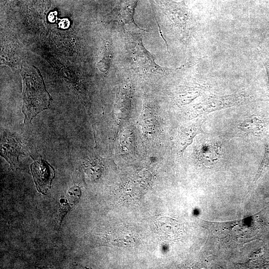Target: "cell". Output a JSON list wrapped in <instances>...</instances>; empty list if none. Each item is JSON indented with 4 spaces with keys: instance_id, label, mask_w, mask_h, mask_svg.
<instances>
[{
    "instance_id": "obj_3",
    "label": "cell",
    "mask_w": 269,
    "mask_h": 269,
    "mask_svg": "<svg viewBox=\"0 0 269 269\" xmlns=\"http://www.w3.org/2000/svg\"><path fill=\"white\" fill-rule=\"evenodd\" d=\"M252 100L251 96L245 93L210 97L191 107L187 113L194 119L217 111L244 105Z\"/></svg>"
},
{
    "instance_id": "obj_4",
    "label": "cell",
    "mask_w": 269,
    "mask_h": 269,
    "mask_svg": "<svg viewBox=\"0 0 269 269\" xmlns=\"http://www.w3.org/2000/svg\"><path fill=\"white\" fill-rule=\"evenodd\" d=\"M205 119L206 118L203 116L195 118L179 128L175 136V141L180 154H183L197 134L203 132L202 126L205 120Z\"/></svg>"
},
{
    "instance_id": "obj_10",
    "label": "cell",
    "mask_w": 269,
    "mask_h": 269,
    "mask_svg": "<svg viewBox=\"0 0 269 269\" xmlns=\"http://www.w3.org/2000/svg\"><path fill=\"white\" fill-rule=\"evenodd\" d=\"M269 170V135L265 144V152L263 160L257 170L253 183H256Z\"/></svg>"
},
{
    "instance_id": "obj_7",
    "label": "cell",
    "mask_w": 269,
    "mask_h": 269,
    "mask_svg": "<svg viewBox=\"0 0 269 269\" xmlns=\"http://www.w3.org/2000/svg\"><path fill=\"white\" fill-rule=\"evenodd\" d=\"M19 144L13 138L5 135L1 138V155L9 163L10 167L14 169L18 165V156L22 153Z\"/></svg>"
},
{
    "instance_id": "obj_2",
    "label": "cell",
    "mask_w": 269,
    "mask_h": 269,
    "mask_svg": "<svg viewBox=\"0 0 269 269\" xmlns=\"http://www.w3.org/2000/svg\"><path fill=\"white\" fill-rule=\"evenodd\" d=\"M269 126V120L263 115L253 114L241 116L229 125L225 132V138L260 137Z\"/></svg>"
},
{
    "instance_id": "obj_12",
    "label": "cell",
    "mask_w": 269,
    "mask_h": 269,
    "mask_svg": "<svg viewBox=\"0 0 269 269\" xmlns=\"http://www.w3.org/2000/svg\"><path fill=\"white\" fill-rule=\"evenodd\" d=\"M268 204L269 205V197L268 198Z\"/></svg>"
},
{
    "instance_id": "obj_5",
    "label": "cell",
    "mask_w": 269,
    "mask_h": 269,
    "mask_svg": "<svg viewBox=\"0 0 269 269\" xmlns=\"http://www.w3.org/2000/svg\"><path fill=\"white\" fill-rule=\"evenodd\" d=\"M31 171L39 192L46 191L51 186L54 177V170L46 161L40 159L30 165Z\"/></svg>"
},
{
    "instance_id": "obj_11",
    "label": "cell",
    "mask_w": 269,
    "mask_h": 269,
    "mask_svg": "<svg viewBox=\"0 0 269 269\" xmlns=\"http://www.w3.org/2000/svg\"><path fill=\"white\" fill-rule=\"evenodd\" d=\"M268 84H269V67L268 68Z\"/></svg>"
},
{
    "instance_id": "obj_9",
    "label": "cell",
    "mask_w": 269,
    "mask_h": 269,
    "mask_svg": "<svg viewBox=\"0 0 269 269\" xmlns=\"http://www.w3.org/2000/svg\"><path fill=\"white\" fill-rule=\"evenodd\" d=\"M139 124L145 133L154 131L156 121L153 113L147 109L143 110L139 118Z\"/></svg>"
},
{
    "instance_id": "obj_1",
    "label": "cell",
    "mask_w": 269,
    "mask_h": 269,
    "mask_svg": "<svg viewBox=\"0 0 269 269\" xmlns=\"http://www.w3.org/2000/svg\"><path fill=\"white\" fill-rule=\"evenodd\" d=\"M23 81L22 113L24 122L30 123L38 114L47 109L52 100L46 90L40 73L36 70H25L22 73Z\"/></svg>"
},
{
    "instance_id": "obj_8",
    "label": "cell",
    "mask_w": 269,
    "mask_h": 269,
    "mask_svg": "<svg viewBox=\"0 0 269 269\" xmlns=\"http://www.w3.org/2000/svg\"><path fill=\"white\" fill-rule=\"evenodd\" d=\"M157 226L159 234L164 239L174 238L178 234V224L171 219L161 218L158 221Z\"/></svg>"
},
{
    "instance_id": "obj_6",
    "label": "cell",
    "mask_w": 269,
    "mask_h": 269,
    "mask_svg": "<svg viewBox=\"0 0 269 269\" xmlns=\"http://www.w3.org/2000/svg\"><path fill=\"white\" fill-rule=\"evenodd\" d=\"M198 160L206 166H211L219 161L221 148L219 144L210 141L201 143L197 151Z\"/></svg>"
}]
</instances>
